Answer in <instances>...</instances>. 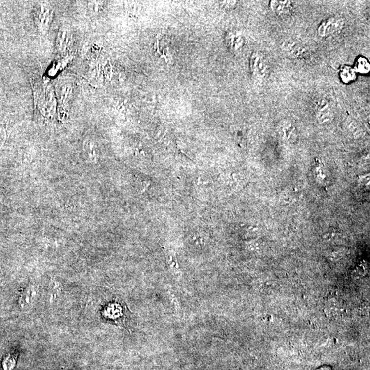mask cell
<instances>
[{"instance_id": "cell-1", "label": "cell", "mask_w": 370, "mask_h": 370, "mask_svg": "<svg viewBox=\"0 0 370 370\" xmlns=\"http://www.w3.org/2000/svg\"><path fill=\"white\" fill-rule=\"evenodd\" d=\"M54 17V8L48 3H37L34 11V18L37 28L41 32L48 30Z\"/></svg>"}, {"instance_id": "cell-2", "label": "cell", "mask_w": 370, "mask_h": 370, "mask_svg": "<svg viewBox=\"0 0 370 370\" xmlns=\"http://www.w3.org/2000/svg\"><path fill=\"white\" fill-rule=\"evenodd\" d=\"M250 70L254 77L258 79H267L270 74V65L263 52L256 51L251 56Z\"/></svg>"}, {"instance_id": "cell-3", "label": "cell", "mask_w": 370, "mask_h": 370, "mask_svg": "<svg viewBox=\"0 0 370 370\" xmlns=\"http://www.w3.org/2000/svg\"><path fill=\"white\" fill-rule=\"evenodd\" d=\"M344 27V19L333 16L325 19L320 23L318 28V34L322 38H327L341 33Z\"/></svg>"}, {"instance_id": "cell-4", "label": "cell", "mask_w": 370, "mask_h": 370, "mask_svg": "<svg viewBox=\"0 0 370 370\" xmlns=\"http://www.w3.org/2000/svg\"><path fill=\"white\" fill-rule=\"evenodd\" d=\"M317 120L320 124H329L333 121L334 113L330 102L326 98H321L316 104Z\"/></svg>"}, {"instance_id": "cell-5", "label": "cell", "mask_w": 370, "mask_h": 370, "mask_svg": "<svg viewBox=\"0 0 370 370\" xmlns=\"http://www.w3.org/2000/svg\"><path fill=\"white\" fill-rule=\"evenodd\" d=\"M283 48L290 57L300 60L309 57V53L307 47L295 41H287L283 44Z\"/></svg>"}, {"instance_id": "cell-6", "label": "cell", "mask_w": 370, "mask_h": 370, "mask_svg": "<svg viewBox=\"0 0 370 370\" xmlns=\"http://www.w3.org/2000/svg\"><path fill=\"white\" fill-rule=\"evenodd\" d=\"M72 41V33L70 28L63 26L59 29L56 38V46L58 52L65 53L68 50Z\"/></svg>"}, {"instance_id": "cell-7", "label": "cell", "mask_w": 370, "mask_h": 370, "mask_svg": "<svg viewBox=\"0 0 370 370\" xmlns=\"http://www.w3.org/2000/svg\"><path fill=\"white\" fill-rule=\"evenodd\" d=\"M293 2L291 1H270V7L272 11L280 17L289 16L293 10Z\"/></svg>"}, {"instance_id": "cell-8", "label": "cell", "mask_w": 370, "mask_h": 370, "mask_svg": "<svg viewBox=\"0 0 370 370\" xmlns=\"http://www.w3.org/2000/svg\"><path fill=\"white\" fill-rule=\"evenodd\" d=\"M37 295V286L34 284L28 286L21 293L20 299H19V304H20L21 307H31L32 304L36 300Z\"/></svg>"}, {"instance_id": "cell-9", "label": "cell", "mask_w": 370, "mask_h": 370, "mask_svg": "<svg viewBox=\"0 0 370 370\" xmlns=\"http://www.w3.org/2000/svg\"><path fill=\"white\" fill-rule=\"evenodd\" d=\"M227 41L230 48L235 52H242L246 45L244 37L236 33L230 34L228 36Z\"/></svg>"}, {"instance_id": "cell-10", "label": "cell", "mask_w": 370, "mask_h": 370, "mask_svg": "<svg viewBox=\"0 0 370 370\" xmlns=\"http://www.w3.org/2000/svg\"><path fill=\"white\" fill-rule=\"evenodd\" d=\"M339 76L344 84H350L357 79V73L353 67L345 65L340 69Z\"/></svg>"}, {"instance_id": "cell-11", "label": "cell", "mask_w": 370, "mask_h": 370, "mask_svg": "<svg viewBox=\"0 0 370 370\" xmlns=\"http://www.w3.org/2000/svg\"><path fill=\"white\" fill-rule=\"evenodd\" d=\"M353 68L357 74H367L370 71V62L366 57L359 56L356 59Z\"/></svg>"}, {"instance_id": "cell-12", "label": "cell", "mask_w": 370, "mask_h": 370, "mask_svg": "<svg viewBox=\"0 0 370 370\" xmlns=\"http://www.w3.org/2000/svg\"><path fill=\"white\" fill-rule=\"evenodd\" d=\"M17 358V355L14 353L7 355L1 363V370H12L15 367Z\"/></svg>"}, {"instance_id": "cell-13", "label": "cell", "mask_w": 370, "mask_h": 370, "mask_svg": "<svg viewBox=\"0 0 370 370\" xmlns=\"http://www.w3.org/2000/svg\"><path fill=\"white\" fill-rule=\"evenodd\" d=\"M282 124V128L285 135L288 139H291L293 137V132H294L295 127L293 126L291 122L287 121V120H285Z\"/></svg>"}]
</instances>
